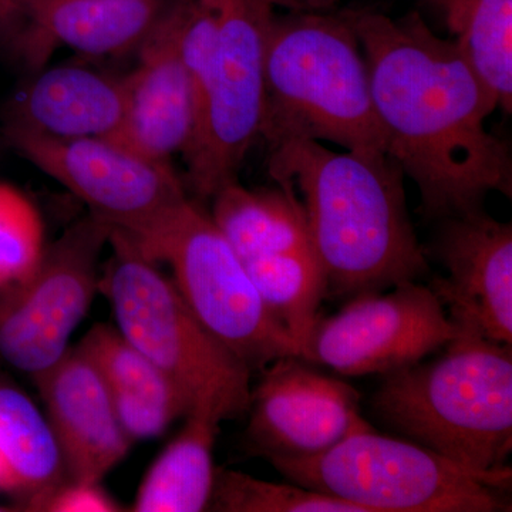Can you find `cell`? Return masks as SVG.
<instances>
[{"label":"cell","instance_id":"8992f818","mask_svg":"<svg viewBox=\"0 0 512 512\" xmlns=\"http://www.w3.org/2000/svg\"><path fill=\"white\" fill-rule=\"evenodd\" d=\"M292 483L363 512H510L511 467L471 470L400 436L356 431L316 456L268 460Z\"/></svg>","mask_w":512,"mask_h":512},{"label":"cell","instance_id":"603a6c76","mask_svg":"<svg viewBox=\"0 0 512 512\" xmlns=\"http://www.w3.org/2000/svg\"><path fill=\"white\" fill-rule=\"evenodd\" d=\"M454 43L505 113L512 109V0H458L444 9Z\"/></svg>","mask_w":512,"mask_h":512},{"label":"cell","instance_id":"d6986e66","mask_svg":"<svg viewBox=\"0 0 512 512\" xmlns=\"http://www.w3.org/2000/svg\"><path fill=\"white\" fill-rule=\"evenodd\" d=\"M211 200V220L242 261L311 247L305 212L292 185L248 190L232 181Z\"/></svg>","mask_w":512,"mask_h":512},{"label":"cell","instance_id":"8fae6325","mask_svg":"<svg viewBox=\"0 0 512 512\" xmlns=\"http://www.w3.org/2000/svg\"><path fill=\"white\" fill-rule=\"evenodd\" d=\"M353 296L335 315H319L302 359L343 376L387 375L446 346L458 329L430 286Z\"/></svg>","mask_w":512,"mask_h":512},{"label":"cell","instance_id":"83f0119b","mask_svg":"<svg viewBox=\"0 0 512 512\" xmlns=\"http://www.w3.org/2000/svg\"><path fill=\"white\" fill-rule=\"evenodd\" d=\"M269 5L279 6L288 12H333L339 0H266Z\"/></svg>","mask_w":512,"mask_h":512},{"label":"cell","instance_id":"4dcf8cb0","mask_svg":"<svg viewBox=\"0 0 512 512\" xmlns=\"http://www.w3.org/2000/svg\"><path fill=\"white\" fill-rule=\"evenodd\" d=\"M205 3L211 2V0H204Z\"/></svg>","mask_w":512,"mask_h":512},{"label":"cell","instance_id":"2e32d148","mask_svg":"<svg viewBox=\"0 0 512 512\" xmlns=\"http://www.w3.org/2000/svg\"><path fill=\"white\" fill-rule=\"evenodd\" d=\"M174 0H42L19 63L39 72L57 46L82 55L121 56L140 49Z\"/></svg>","mask_w":512,"mask_h":512},{"label":"cell","instance_id":"7402d4cb","mask_svg":"<svg viewBox=\"0 0 512 512\" xmlns=\"http://www.w3.org/2000/svg\"><path fill=\"white\" fill-rule=\"evenodd\" d=\"M252 282L268 311L298 343L303 355L319 318L328 282L312 247L245 259Z\"/></svg>","mask_w":512,"mask_h":512},{"label":"cell","instance_id":"cb8c5ba5","mask_svg":"<svg viewBox=\"0 0 512 512\" xmlns=\"http://www.w3.org/2000/svg\"><path fill=\"white\" fill-rule=\"evenodd\" d=\"M207 510L220 512H363L357 505L299 484L259 480L241 471L215 470Z\"/></svg>","mask_w":512,"mask_h":512},{"label":"cell","instance_id":"30bf717a","mask_svg":"<svg viewBox=\"0 0 512 512\" xmlns=\"http://www.w3.org/2000/svg\"><path fill=\"white\" fill-rule=\"evenodd\" d=\"M111 228L90 214L43 252L33 274L0 299V356L35 376L69 350L99 291L101 252Z\"/></svg>","mask_w":512,"mask_h":512},{"label":"cell","instance_id":"ba28073f","mask_svg":"<svg viewBox=\"0 0 512 512\" xmlns=\"http://www.w3.org/2000/svg\"><path fill=\"white\" fill-rule=\"evenodd\" d=\"M3 131L10 146L140 251L188 201L170 161L148 157L117 138H56L13 126Z\"/></svg>","mask_w":512,"mask_h":512},{"label":"cell","instance_id":"4fadbf2b","mask_svg":"<svg viewBox=\"0 0 512 512\" xmlns=\"http://www.w3.org/2000/svg\"><path fill=\"white\" fill-rule=\"evenodd\" d=\"M447 275L430 286L458 330L512 346V227L485 211L447 218L436 241Z\"/></svg>","mask_w":512,"mask_h":512},{"label":"cell","instance_id":"277c9868","mask_svg":"<svg viewBox=\"0 0 512 512\" xmlns=\"http://www.w3.org/2000/svg\"><path fill=\"white\" fill-rule=\"evenodd\" d=\"M261 137L269 148L313 140L387 154L365 55L340 13L288 12L272 18Z\"/></svg>","mask_w":512,"mask_h":512},{"label":"cell","instance_id":"3957f363","mask_svg":"<svg viewBox=\"0 0 512 512\" xmlns=\"http://www.w3.org/2000/svg\"><path fill=\"white\" fill-rule=\"evenodd\" d=\"M372 409L397 436L460 466L510 468L511 346L458 330L439 356L384 375Z\"/></svg>","mask_w":512,"mask_h":512},{"label":"cell","instance_id":"ffe728a7","mask_svg":"<svg viewBox=\"0 0 512 512\" xmlns=\"http://www.w3.org/2000/svg\"><path fill=\"white\" fill-rule=\"evenodd\" d=\"M220 421L190 413L178 433L138 488L133 511L200 512L210 503L214 487V446Z\"/></svg>","mask_w":512,"mask_h":512},{"label":"cell","instance_id":"6da1fadb","mask_svg":"<svg viewBox=\"0 0 512 512\" xmlns=\"http://www.w3.org/2000/svg\"><path fill=\"white\" fill-rule=\"evenodd\" d=\"M340 15L365 55L387 156L419 188L423 214L443 221L484 211L491 192L511 197L510 148L485 127L497 101L454 40L441 39L416 12Z\"/></svg>","mask_w":512,"mask_h":512},{"label":"cell","instance_id":"5bb4252c","mask_svg":"<svg viewBox=\"0 0 512 512\" xmlns=\"http://www.w3.org/2000/svg\"><path fill=\"white\" fill-rule=\"evenodd\" d=\"M33 379L70 481L100 484L127 456L133 443L117 419L109 390L96 367L74 348Z\"/></svg>","mask_w":512,"mask_h":512},{"label":"cell","instance_id":"d4e9b609","mask_svg":"<svg viewBox=\"0 0 512 512\" xmlns=\"http://www.w3.org/2000/svg\"><path fill=\"white\" fill-rule=\"evenodd\" d=\"M43 222L28 197L0 183V289L28 279L45 252Z\"/></svg>","mask_w":512,"mask_h":512},{"label":"cell","instance_id":"5b68a950","mask_svg":"<svg viewBox=\"0 0 512 512\" xmlns=\"http://www.w3.org/2000/svg\"><path fill=\"white\" fill-rule=\"evenodd\" d=\"M109 244L99 291L121 335L180 389L190 413L220 423L248 413L251 370L202 326L156 261L119 232L111 231Z\"/></svg>","mask_w":512,"mask_h":512},{"label":"cell","instance_id":"e0dca14e","mask_svg":"<svg viewBox=\"0 0 512 512\" xmlns=\"http://www.w3.org/2000/svg\"><path fill=\"white\" fill-rule=\"evenodd\" d=\"M124 116L123 77L59 66L36 72L10 104L5 126L56 138H119Z\"/></svg>","mask_w":512,"mask_h":512},{"label":"cell","instance_id":"9c48e42d","mask_svg":"<svg viewBox=\"0 0 512 512\" xmlns=\"http://www.w3.org/2000/svg\"><path fill=\"white\" fill-rule=\"evenodd\" d=\"M220 45L194 131L183 156L187 183L198 200H211L232 181L256 138L265 106V43L274 6L266 0H211Z\"/></svg>","mask_w":512,"mask_h":512},{"label":"cell","instance_id":"4316f807","mask_svg":"<svg viewBox=\"0 0 512 512\" xmlns=\"http://www.w3.org/2000/svg\"><path fill=\"white\" fill-rule=\"evenodd\" d=\"M42 0H0V52L19 62L33 15Z\"/></svg>","mask_w":512,"mask_h":512},{"label":"cell","instance_id":"7a4b0ae2","mask_svg":"<svg viewBox=\"0 0 512 512\" xmlns=\"http://www.w3.org/2000/svg\"><path fill=\"white\" fill-rule=\"evenodd\" d=\"M276 184L298 187L328 293L353 298L417 281L427 271L407 210L400 165L384 153H336L319 141L269 148Z\"/></svg>","mask_w":512,"mask_h":512},{"label":"cell","instance_id":"484cf974","mask_svg":"<svg viewBox=\"0 0 512 512\" xmlns=\"http://www.w3.org/2000/svg\"><path fill=\"white\" fill-rule=\"evenodd\" d=\"M35 510L60 512H110L120 511L116 501L107 495L100 484H60L46 495Z\"/></svg>","mask_w":512,"mask_h":512},{"label":"cell","instance_id":"44dd1931","mask_svg":"<svg viewBox=\"0 0 512 512\" xmlns=\"http://www.w3.org/2000/svg\"><path fill=\"white\" fill-rule=\"evenodd\" d=\"M0 457L13 491L30 494L35 507L62 484V451L47 417L25 393L0 384Z\"/></svg>","mask_w":512,"mask_h":512},{"label":"cell","instance_id":"7c38bea8","mask_svg":"<svg viewBox=\"0 0 512 512\" xmlns=\"http://www.w3.org/2000/svg\"><path fill=\"white\" fill-rule=\"evenodd\" d=\"M248 441L266 460L316 456L356 431L372 429L359 393L299 357L275 360L251 390Z\"/></svg>","mask_w":512,"mask_h":512},{"label":"cell","instance_id":"f1b7e54d","mask_svg":"<svg viewBox=\"0 0 512 512\" xmlns=\"http://www.w3.org/2000/svg\"><path fill=\"white\" fill-rule=\"evenodd\" d=\"M0 490L13 491L12 477H10L8 468H6L5 463H3L2 457H0Z\"/></svg>","mask_w":512,"mask_h":512},{"label":"cell","instance_id":"9a60e30c","mask_svg":"<svg viewBox=\"0 0 512 512\" xmlns=\"http://www.w3.org/2000/svg\"><path fill=\"white\" fill-rule=\"evenodd\" d=\"M138 60L123 77L126 116L117 140L170 161L184 153L195 124L194 93L177 49V0L138 49Z\"/></svg>","mask_w":512,"mask_h":512},{"label":"cell","instance_id":"f546056e","mask_svg":"<svg viewBox=\"0 0 512 512\" xmlns=\"http://www.w3.org/2000/svg\"><path fill=\"white\" fill-rule=\"evenodd\" d=\"M429 2L436 3L440 8L446 9L447 6L453 5V3L458 2V0H429Z\"/></svg>","mask_w":512,"mask_h":512},{"label":"cell","instance_id":"52a82bcc","mask_svg":"<svg viewBox=\"0 0 512 512\" xmlns=\"http://www.w3.org/2000/svg\"><path fill=\"white\" fill-rule=\"evenodd\" d=\"M143 254L173 268L188 308L251 372L284 357L302 359L298 343L266 308L244 261L197 202H185Z\"/></svg>","mask_w":512,"mask_h":512},{"label":"cell","instance_id":"ac0fdd59","mask_svg":"<svg viewBox=\"0 0 512 512\" xmlns=\"http://www.w3.org/2000/svg\"><path fill=\"white\" fill-rule=\"evenodd\" d=\"M77 349L106 384L124 433L133 441L157 439L190 406L184 394L117 328L97 325Z\"/></svg>","mask_w":512,"mask_h":512}]
</instances>
